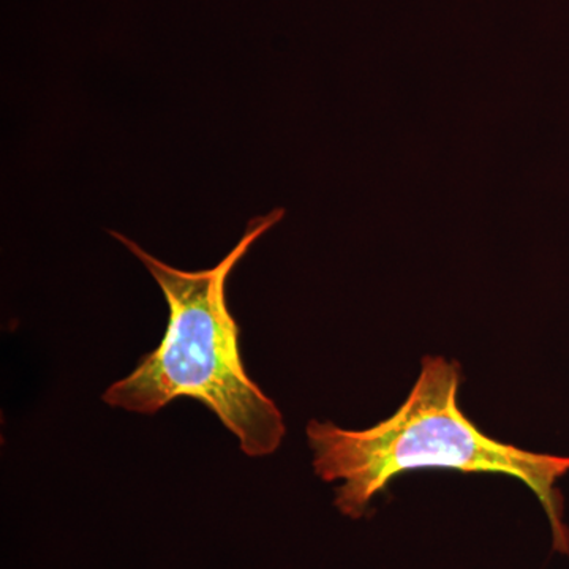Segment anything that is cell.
Returning <instances> with one entry per match:
<instances>
[{"mask_svg":"<svg viewBox=\"0 0 569 569\" xmlns=\"http://www.w3.org/2000/svg\"><path fill=\"white\" fill-rule=\"evenodd\" d=\"M462 381L459 362L427 355L406 402L378 425L347 430L312 419L307 438L313 470L321 481H342L336 508L347 518H365L373 498L408 471L505 475L535 493L549 520L552 549L569 556L559 489L569 473V456L541 455L482 432L459 406Z\"/></svg>","mask_w":569,"mask_h":569,"instance_id":"6da1fadb","label":"cell"},{"mask_svg":"<svg viewBox=\"0 0 569 569\" xmlns=\"http://www.w3.org/2000/svg\"><path fill=\"white\" fill-rule=\"evenodd\" d=\"M284 217L283 209L254 217L234 249L204 271H181L157 260L123 234L119 239L146 266L167 299L170 317L160 346L104 391L111 407L153 415L178 397L203 403L239 440L244 455L263 458L282 443L284 422L274 400L247 376L239 326L227 302L228 277L250 247Z\"/></svg>","mask_w":569,"mask_h":569,"instance_id":"7a4b0ae2","label":"cell"}]
</instances>
